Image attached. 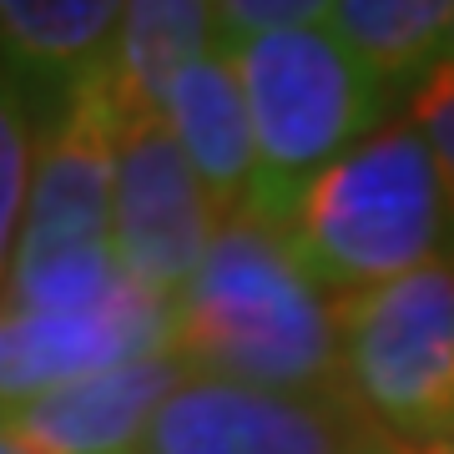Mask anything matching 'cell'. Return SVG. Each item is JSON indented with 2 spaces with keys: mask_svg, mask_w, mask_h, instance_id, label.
<instances>
[{
  "mask_svg": "<svg viewBox=\"0 0 454 454\" xmlns=\"http://www.w3.org/2000/svg\"><path fill=\"white\" fill-rule=\"evenodd\" d=\"M172 354L187 373L232 384L343 389L339 303L247 212L223 223L207 262L172 298Z\"/></svg>",
  "mask_w": 454,
  "mask_h": 454,
  "instance_id": "obj_1",
  "label": "cell"
},
{
  "mask_svg": "<svg viewBox=\"0 0 454 454\" xmlns=\"http://www.w3.org/2000/svg\"><path fill=\"white\" fill-rule=\"evenodd\" d=\"M278 238L333 303L429 262H454L450 197L419 127L399 116L354 146L313 182Z\"/></svg>",
  "mask_w": 454,
  "mask_h": 454,
  "instance_id": "obj_2",
  "label": "cell"
},
{
  "mask_svg": "<svg viewBox=\"0 0 454 454\" xmlns=\"http://www.w3.org/2000/svg\"><path fill=\"white\" fill-rule=\"evenodd\" d=\"M253 121L247 217L283 232L333 162L389 127L394 101L348 56L328 20L223 46Z\"/></svg>",
  "mask_w": 454,
  "mask_h": 454,
  "instance_id": "obj_3",
  "label": "cell"
},
{
  "mask_svg": "<svg viewBox=\"0 0 454 454\" xmlns=\"http://www.w3.org/2000/svg\"><path fill=\"white\" fill-rule=\"evenodd\" d=\"M343 394L404 450L454 439V262L339 298Z\"/></svg>",
  "mask_w": 454,
  "mask_h": 454,
  "instance_id": "obj_4",
  "label": "cell"
},
{
  "mask_svg": "<svg viewBox=\"0 0 454 454\" xmlns=\"http://www.w3.org/2000/svg\"><path fill=\"white\" fill-rule=\"evenodd\" d=\"M142 454H414L343 389H258L187 373Z\"/></svg>",
  "mask_w": 454,
  "mask_h": 454,
  "instance_id": "obj_5",
  "label": "cell"
},
{
  "mask_svg": "<svg viewBox=\"0 0 454 454\" xmlns=\"http://www.w3.org/2000/svg\"><path fill=\"white\" fill-rule=\"evenodd\" d=\"M223 232V212L182 157L162 112L121 121L116 137V192H112V247L121 273L157 298H177L207 262Z\"/></svg>",
  "mask_w": 454,
  "mask_h": 454,
  "instance_id": "obj_6",
  "label": "cell"
},
{
  "mask_svg": "<svg viewBox=\"0 0 454 454\" xmlns=\"http://www.w3.org/2000/svg\"><path fill=\"white\" fill-rule=\"evenodd\" d=\"M157 354H172V303L137 283L76 313H31L0 303V409Z\"/></svg>",
  "mask_w": 454,
  "mask_h": 454,
  "instance_id": "obj_7",
  "label": "cell"
},
{
  "mask_svg": "<svg viewBox=\"0 0 454 454\" xmlns=\"http://www.w3.org/2000/svg\"><path fill=\"white\" fill-rule=\"evenodd\" d=\"M101 76L35 142L31 202H26L16 268L66 258V253H86V247H112V192H116L121 112L112 106Z\"/></svg>",
  "mask_w": 454,
  "mask_h": 454,
  "instance_id": "obj_8",
  "label": "cell"
},
{
  "mask_svg": "<svg viewBox=\"0 0 454 454\" xmlns=\"http://www.w3.org/2000/svg\"><path fill=\"white\" fill-rule=\"evenodd\" d=\"M182 379L177 354L137 358L0 409V429L26 454H142L152 419Z\"/></svg>",
  "mask_w": 454,
  "mask_h": 454,
  "instance_id": "obj_9",
  "label": "cell"
},
{
  "mask_svg": "<svg viewBox=\"0 0 454 454\" xmlns=\"http://www.w3.org/2000/svg\"><path fill=\"white\" fill-rule=\"evenodd\" d=\"M121 16L127 5L116 0H0V66L26 91L41 131L106 71Z\"/></svg>",
  "mask_w": 454,
  "mask_h": 454,
  "instance_id": "obj_10",
  "label": "cell"
},
{
  "mask_svg": "<svg viewBox=\"0 0 454 454\" xmlns=\"http://www.w3.org/2000/svg\"><path fill=\"white\" fill-rule=\"evenodd\" d=\"M162 116L182 157L192 162L197 182L207 187L212 207L223 212V223L243 217L253 202V121H247L243 82L223 46L172 82Z\"/></svg>",
  "mask_w": 454,
  "mask_h": 454,
  "instance_id": "obj_11",
  "label": "cell"
},
{
  "mask_svg": "<svg viewBox=\"0 0 454 454\" xmlns=\"http://www.w3.org/2000/svg\"><path fill=\"white\" fill-rule=\"evenodd\" d=\"M217 46V5L207 0H131L101 76L121 121L162 112L172 82Z\"/></svg>",
  "mask_w": 454,
  "mask_h": 454,
  "instance_id": "obj_12",
  "label": "cell"
},
{
  "mask_svg": "<svg viewBox=\"0 0 454 454\" xmlns=\"http://www.w3.org/2000/svg\"><path fill=\"white\" fill-rule=\"evenodd\" d=\"M328 26L394 106H409L444 66L454 0H333Z\"/></svg>",
  "mask_w": 454,
  "mask_h": 454,
  "instance_id": "obj_13",
  "label": "cell"
},
{
  "mask_svg": "<svg viewBox=\"0 0 454 454\" xmlns=\"http://www.w3.org/2000/svg\"><path fill=\"white\" fill-rule=\"evenodd\" d=\"M35 112L26 91L11 82V71L0 66V293L11 288L16 273V247L26 227V202H31V172H35Z\"/></svg>",
  "mask_w": 454,
  "mask_h": 454,
  "instance_id": "obj_14",
  "label": "cell"
},
{
  "mask_svg": "<svg viewBox=\"0 0 454 454\" xmlns=\"http://www.w3.org/2000/svg\"><path fill=\"white\" fill-rule=\"evenodd\" d=\"M328 11H333V0H223L217 5V35H223V46H238V41H258V35L328 20Z\"/></svg>",
  "mask_w": 454,
  "mask_h": 454,
  "instance_id": "obj_15",
  "label": "cell"
},
{
  "mask_svg": "<svg viewBox=\"0 0 454 454\" xmlns=\"http://www.w3.org/2000/svg\"><path fill=\"white\" fill-rule=\"evenodd\" d=\"M404 116L419 127L424 142H429V157H434V167H439V182H444L450 217H454V71L450 66H439L434 82L404 106Z\"/></svg>",
  "mask_w": 454,
  "mask_h": 454,
  "instance_id": "obj_16",
  "label": "cell"
},
{
  "mask_svg": "<svg viewBox=\"0 0 454 454\" xmlns=\"http://www.w3.org/2000/svg\"><path fill=\"white\" fill-rule=\"evenodd\" d=\"M414 454H454V439H444V444H434V450H414Z\"/></svg>",
  "mask_w": 454,
  "mask_h": 454,
  "instance_id": "obj_17",
  "label": "cell"
},
{
  "mask_svg": "<svg viewBox=\"0 0 454 454\" xmlns=\"http://www.w3.org/2000/svg\"><path fill=\"white\" fill-rule=\"evenodd\" d=\"M444 66L454 71V26H450V46H444Z\"/></svg>",
  "mask_w": 454,
  "mask_h": 454,
  "instance_id": "obj_18",
  "label": "cell"
}]
</instances>
